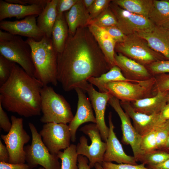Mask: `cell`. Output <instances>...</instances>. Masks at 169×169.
Listing matches in <instances>:
<instances>
[{
    "instance_id": "15",
    "label": "cell",
    "mask_w": 169,
    "mask_h": 169,
    "mask_svg": "<svg viewBox=\"0 0 169 169\" xmlns=\"http://www.w3.org/2000/svg\"><path fill=\"white\" fill-rule=\"evenodd\" d=\"M85 91L88 93L95 111L96 125L100 132L102 140L105 142L109 136V128L105 123V112L110 94L108 92L102 93L97 91L90 83L89 84Z\"/></svg>"
},
{
    "instance_id": "48",
    "label": "cell",
    "mask_w": 169,
    "mask_h": 169,
    "mask_svg": "<svg viewBox=\"0 0 169 169\" xmlns=\"http://www.w3.org/2000/svg\"><path fill=\"white\" fill-rule=\"evenodd\" d=\"M159 114L161 119L163 121L169 120V103H167Z\"/></svg>"
},
{
    "instance_id": "19",
    "label": "cell",
    "mask_w": 169,
    "mask_h": 169,
    "mask_svg": "<svg viewBox=\"0 0 169 169\" xmlns=\"http://www.w3.org/2000/svg\"><path fill=\"white\" fill-rule=\"evenodd\" d=\"M115 58L116 65L120 68L124 76L128 79L144 81L154 77L145 66L120 53H115Z\"/></svg>"
},
{
    "instance_id": "2",
    "label": "cell",
    "mask_w": 169,
    "mask_h": 169,
    "mask_svg": "<svg viewBox=\"0 0 169 169\" xmlns=\"http://www.w3.org/2000/svg\"><path fill=\"white\" fill-rule=\"evenodd\" d=\"M43 86L16 63L9 79L0 86V103L7 111L26 118L39 115Z\"/></svg>"
},
{
    "instance_id": "37",
    "label": "cell",
    "mask_w": 169,
    "mask_h": 169,
    "mask_svg": "<svg viewBox=\"0 0 169 169\" xmlns=\"http://www.w3.org/2000/svg\"><path fill=\"white\" fill-rule=\"evenodd\" d=\"M111 0H95L90 8L88 10L90 20L97 17L109 6Z\"/></svg>"
},
{
    "instance_id": "23",
    "label": "cell",
    "mask_w": 169,
    "mask_h": 169,
    "mask_svg": "<svg viewBox=\"0 0 169 169\" xmlns=\"http://www.w3.org/2000/svg\"><path fill=\"white\" fill-rule=\"evenodd\" d=\"M69 34H74L79 28L88 26L90 19L89 13L82 0H78L68 11L64 13Z\"/></svg>"
},
{
    "instance_id": "31",
    "label": "cell",
    "mask_w": 169,
    "mask_h": 169,
    "mask_svg": "<svg viewBox=\"0 0 169 169\" xmlns=\"http://www.w3.org/2000/svg\"><path fill=\"white\" fill-rule=\"evenodd\" d=\"M169 158V151L156 150L144 154L140 161L148 166L161 163Z\"/></svg>"
},
{
    "instance_id": "34",
    "label": "cell",
    "mask_w": 169,
    "mask_h": 169,
    "mask_svg": "<svg viewBox=\"0 0 169 169\" xmlns=\"http://www.w3.org/2000/svg\"><path fill=\"white\" fill-rule=\"evenodd\" d=\"M15 64L0 55V86L9 79Z\"/></svg>"
},
{
    "instance_id": "22",
    "label": "cell",
    "mask_w": 169,
    "mask_h": 169,
    "mask_svg": "<svg viewBox=\"0 0 169 169\" xmlns=\"http://www.w3.org/2000/svg\"><path fill=\"white\" fill-rule=\"evenodd\" d=\"M169 91H158L154 95L130 102L136 111L151 115L159 114L167 103Z\"/></svg>"
},
{
    "instance_id": "3",
    "label": "cell",
    "mask_w": 169,
    "mask_h": 169,
    "mask_svg": "<svg viewBox=\"0 0 169 169\" xmlns=\"http://www.w3.org/2000/svg\"><path fill=\"white\" fill-rule=\"evenodd\" d=\"M26 41L31 48L35 68L34 77L44 86L51 84L57 86L58 53L51 38L44 35L39 41L30 38H28Z\"/></svg>"
},
{
    "instance_id": "35",
    "label": "cell",
    "mask_w": 169,
    "mask_h": 169,
    "mask_svg": "<svg viewBox=\"0 0 169 169\" xmlns=\"http://www.w3.org/2000/svg\"><path fill=\"white\" fill-rule=\"evenodd\" d=\"M169 136V120L156 127V150L162 149Z\"/></svg>"
},
{
    "instance_id": "54",
    "label": "cell",
    "mask_w": 169,
    "mask_h": 169,
    "mask_svg": "<svg viewBox=\"0 0 169 169\" xmlns=\"http://www.w3.org/2000/svg\"><path fill=\"white\" fill-rule=\"evenodd\" d=\"M38 169H45L43 167H40Z\"/></svg>"
},
{
    "instance_id": "13",
    "label": "cell",
    "mask_w": 169,
    "mask_h": 169,
    "mask_svg": "<svg viewBox=\"0 0 169 169\" xmlns=\"http://www.w3.org/2000/svg\"><path fill=\"white\" fill-rule=\"evenodd\" d=\"M43 142L49 152L57 154L70 146V132L68 125L64 123L44 124L39 132Z\"/></svg>"
},
{
    "instance_id": "38",
    "label": "cell",
    "mask_w": 169,
    "mask_h": 169,
    "mask_svg": "<svg viewBox=\"0 0 169 169\" xmlns=\"http://www.w3.org/2000/svg\"><path fill=\"white\" fill-rule=\"evenodd\" d=\"M154 77L155 81L153 94H156L158 91H169V74H161Z\"/></svg>"
},
{
    "instance_id": "47",
    "label": "cell",
    "mask_w": 169,
    "mask_h": 169,
    "mask_svg": "<svg viewBox=\"0 0 169 169\" xmlns=\"http://www.w3.org/2000/svg\"><path fill=\"white\" fill-rule=\"evenodd\" d=\"M14 36L15 35L9 32L0 30V42L10 41L13 39Z\"/></svg>"
},
{
    "instance_id": "10",
    "label": "cell",
    "mask_w": 169,
    "mask_h": 169,
    "mask_svg": "<svg viewBox=\"0 0 169 169\" xmlns=\"http://www.w3.org/2000/svg\"><path fill=\"white\" fill-rule=\"evenodd\" d=\"M0 55L20 66L28 75L34 77L35 68L29 44L21 36L15 35L11 40L0 42Z\"/></svg>"
},
{
    "instance_id": "14",
    "label": "cell",
    "mask_w": 169,
    "mask_h": 169,
    "mask_svg": "<svg viewBox=\"0 0 169 169\" xmlns=\"http://www.w3.org/2000/svg\"><path fill=\"white\" fill-rule=\"evenodd\" d=\"M38 16H27L20 20H2L0 22L1 29L15 35H18L40 40L44 34L38 27L36 17Z\"/></svg>"
},
{
    "instance_id": "55",
    "label": "cell",
    "mask_w": 169,
    "mask_h": 169,
    "mask_svg": "<svg viewBox=\"0 0 169 169\" xmlns=\"http://www.w3.org/2000/svg\"><path fill=\"white\" fill-rule=\"evenodd\" d=\"M168 29V31H169V29Z\"/></svg>"
},
{
    "instance_id": "33",
    "label": "cell",
    "mask_w": 169,
    "mask_h": 169,
    "mask_svg": "<svg viewBox=\"0 0 169 169\" xmlns=\"http://www.w3.org/2000/svg\"><path fill=\"white\" fill-rule=\"evenodd\" d=\"M157 126L142 136L141 149L144 154L156 150Z\"/></svg>"
},
{
    "instance_id": "7",
    "label": "cell",
    "mask_w": 169,
    "mask_h": 169,
    "mask_svg": "<svg viewBox=\"0 0 169 169\" xmlns=\"http://www.w3.org/2000/svg\"><path fill=\"white\" fill-rule=\"evenodd\" d=\"M79 131L89 136L91 143L89 145L88 139L85 136H81L76 145L77 154L88 158L89 165L91 168L94 167L96 163L101 164L103 162L106 143L102 141L100 132L96 124L86 125L82 127Z\"/></svg>"
},
{
    "instance_id": "26",
    "label": "cell",
    "mask_w": 169,
    "mask_h": 169,
    "mask_svg": "<svg viewBox=\"0 0 169 169\" xmlns=\"http://www.w3.org/2000/svg\"><path fill=\"white\" fill-rule=\"evenodd\" d=\"M148 18L154 26L169 29V0H153Z\"/></svg>"
},
{
    "instance_id": "52",
    "label": "cell",
    "mask_w": 169,
    "mask_h": 169,
    "mask_svg": "<svg viewBox=\"0 0 169 169\" xmlns=\"http://www.w3.org/2000/svg\"><path fill=\"white\" fill-rule=\"evenodd\" d=\"M94 167L95 169H104L101 166V164L99 163H96Z\"/></svg>"
},
{
    "instance_id": "43",
    "label": "cell",
    "mask_w": 169,
    "mask_h": 169,
    "mask_svg": "<svg viewBox=\"0 0 169 169\" xmlns=\"http://www.w3.org/2000/svg\"><path fill=\"white\" fill-rule=\"evenodd\" d=\"M8 3L25 5H41L45 7L49 0H5Z\"/></svg>"
},
{
    "instance_id": "49",
    "label": "cell",
    "mask_w": 169,
    "mask_h": 169,
    "mask_svg": "<svg viewBox=\"0 0 169 169\" xmlns=\"http://www.w3.org/2000/svg\"><path fill=\"white\" fill-rule=\"evenodd\" d=\"M148 167L151 169H169V158L161 163Z\"/></svg>"
},
{
    "instance_id": "5",
    "label": "cell",
    "mask_w": 169,
    "mask_h": 169,
    "mask_svg": "<svg viewBox=\"0 0 169 169\" xmlns=\"http://www.w3.org/2000/svg\"><path fill=\"white\" fill-rule=\"evenodd\" d=\"M28 126L32 135V142L30 145L24 146V150L25 161L30 169L39 165L45 169H61L57 155L49 152L34 125L29 122Z\"/></svg>"
},
{
    "instance_id": "30",
    "label": "cell",
    "mask_w": 169,
    "mask_h": 169,
    "mask_svg": "<svg viewBox=\"0 0 169 169\" xmlns=\"http://www.w3.org/2000/svg\"><path fill=\"white\" fill-rule=\"evenodd\" d=\"M76 145L72 144L57 154L61 161V169H78Z\"/></svg>"
},
{
    "instance_id": "45",
    "label": "cell",
    "mask_w": 169,
    "mask_h": 169,
    "mask_svg": "<svg viewBox=\"0 0 169 169\" xmlns=\"http://www.w3.org/2000/svg\"><path fill=\"white\" fill-rule=\"evenodd\" d=\"M9 156L6 146L0 140V162L9 163Z\"/></svg>"
},
{
    "instance_id": "11",
    "label": "cell",
    "mask_w": 169,
    "mask_h": 169,
    "mask_svg": "<svg viewBox=\"0 0 169 169\" xmlns=\"http://www.w3.org/2000/svg\"><path fill=\"white\" fill-rule=\"evenodd\" d=\"M108 103L119 116L121 121L122 142L130 145L136 161H140L144 153L141 149V136L131 123L130 118L124 111L119 99L110 94Z\"/></svg>"
},
{
    "instance_id": "1",
    "label": "cell",
    "mask_w": 169,
    "mask_h": 169,
    "mask_svg": "<svg viewBox=\"0 0 169 169\" xmlns=\"http://www.w3.org/2000/svg\"><path fill=\"white\" fill-rule=\"evenodd\" d=\"M57 63V80L66 92L76 88L85 91L89 78L111 68L88 26L79 28L73 35L69 34Z\"/></svg>"
},
{
    "instance_id": "27",
    "label": "cell",
    "mask_w": 169,
    "mask_h": 169,
    "mask_svg": "<svg viewBox=\"0 0 169 169\" xmlns=\"http://www.w3.org/2000/svg\"><path fill=\"white\" fill-rule=\"evenodd\" d=\"M69 34L68 27L64 13L57 15L52 28L51 38L54 48L58 53L63 50Z\"/></svg>"
},
{
    "instance_id": "24",
    "label": "cell",
    "mask_w": 169,
    "mask_h": 169,
    "mask_svg": "<svg viewBox=\"0 0 169 169\" xmlns=\"http://www.w3.org/2000/svg\"><path fill=\"white\" fill-rule=\"evenodd\" d=\"M111 68L116 65L115 58L116 43L105 29L93 24L88 26Z\"/></svg>"
},
{
    "instance_id": "40",
    "label": "cell",
    "mask_w": 169,
    "mask_h": 169,
    "mask_svg": "<svg viewBox=\"0 0 169 169\" xmlns=\"http://www.w3.org/2000/svg\"><path fill=\"white\" fill-rule=\"evenodd\" d=\"M103 28L108 33L116 43L123 42L126 38L127 35L124 34L116 26H112Z\"/></svg>"
},
{
    "instance_id": "8",
    "label": "cell",
    "mask_w": 169,
    "mask_h": 169,
    "mask_svg": "<svg viewBox=\"0 0 169 169\" xmlns=\"http://www.w3.org/2000/svg\"><path fill=\"white\" fill-rule=\"evenodd\" d=\"M155 81L154 76L139 83L111 81L106 84L105 87L107 92L120 101L131 102L151 97Z\"/></svg>"
},
{
    "instance_id": "16",
    "label": "cell",
    "mask_w": 169,
    "mask_h": 169,
    "mask_svg": "<svg viewBox=\"0 0 169 169\" xmlns=\"http://www.w3.org/2000/svg\"><path fill=\"white\" fill-rule=\"evenodd\" d=\"M109 132L105 142L106 148L103 157V161H115L118 164L127 163L137 164L134 157L128 155L124 151L122 145L114 132L115 126L112 120L111 112L108 116Z\"/></svg>"
},
{
    "instance_id": "39",
    "label": "cell",
    "mask_w": 169,
    "mask_h": 169,
    "mask_svg": "<svg viewBox=\"0 0 169 169\" xmlns=\"http://www.w3.org/2000/svg\"><path fill=\"white\" fill-rule=\"evenodd\" d=\"M101 165L104 169H151L145 166V164L133 165L130 164H116L112 162H103Z\"/></svg>"
},
{
    "instance_id": "12",
    "label": "cell",
    "mask_w": 169,
    "mask_h": 169,
    "mask_svg": "<svg viewBox=\"0 0 169 169\" xmlns=\"http://www.w3.org/2000/svg\"><path fill=\"white\" fill-rule=\"evenodd\" d=\"M109 7L115 16L116 27L126 35L151 31L155 26L147 18L129 12L112 2Z\"/></svg>"
},
{
    "instance_id": "20",
    "label": "cell",
    "mask_w": 169,
    "mask_h": 169,
    "mask_svg": "<svg viewBox=\"0 0 169 169\" xmlns=\"http://www.w3.org/2000/svg\"><path fill=\"white\" fill-rule=\"evenodd\" d=\"M136 33L145 40L153 50L169 59V31L168 29L155 26L150 32Z\"/></svg>"
},
{
    "instance_id": "46",
    "label": "cell",
    "mask_w": 169,
    "mask_h": 169,
    "mask_svg": "<svg viewBox=\"0 0 169 169\" xmlns=\"http://www.w3.org/2000/svg\"><path fill=\"white\" fill-rule=\"evenodd\" d=\"M78 169H91L89 165L88 159L83 155L78 156Z\"/></svg>"
},
{
    "instance_id": "44",
    "label": "cell",
    "mask_w": 169,
    "mask_h": 169,
    "mask_svg": "<svg viewBox=\"0 0 169 169\" xmlns=\"http://www.w3.org/2000/svg\"><path fill=\"white\" fill-rule=\"evenodd\" d=\"M0 169H30L27 164H12L0 162Z\"/></svg>"
},
{
    "instance_id": "21",
    "label": "cell",
    "mask_w": 169,
    "mask_h": 169,
    "mask_svg": "<svg viewBox=\"0 0 169 169\" xmlns=\"http://www.w3.org/2000/svg\"><path fill=\"white\" fill-rule=\"evenodd\" d=\"M45 7L38 5H25L0 0V21L7 18L22 19L31 15L38 16Z\"/></svg>"
},
{
    "instance_id": "36",
    "label": "cell",
    "mask_w": 169,
    "mask_h": 169,
    "mask_svg": "<svg viewBox=\"0 0 169 169\" xmlns=\"http://www.w3.org/2000/svg\"><path fill=\"white\" fill-rule=\"evenodd\" d=\"M146 67L153 76L158 74L169 73V59L157 61Z\"/></svg>"
},
{
    "instance_id": "28",
    "label": "cell",
    "mask_w": 169,
    "mask_h": 169,
    "mask_svg": "<svg viewBox=\"0 0 169 169\" xmlns=\"http://www.w3.org/2000/svg\"><path fill=\"white\" fill-rule=\"evenodd\" d=\"M127 81L134 83H139L142 81H134L126 78L123 74L121 69L116 65L112 67L107 72L99 77H91L88 82L96 86L100 92H107L105 87L107 83L111 81Z\"/></svg>"
},
{
    "instance_id": "53",
    "label": "cell",
    "mask_w": 169,
    "mask_h": 169,
    "mask_svg": "<svg viewBox=\"0 0 169 169\" xmlns=\"http://www.w3.org/2000/svg\"><path fill=\"white\" fill-rule=\"evenodd\" d=\"M167 103H169V91L168 92V94L167 97Z\"/></svg>"
},
{
    "instance_id": "6",
    "label": "cell",
    "mask_w": 169,
    "mask_h": 169,
    "mask_svg": "<svg viewBox=\"0 0 169 169\" xmlns=\"http://www.w3.org/2000/svg\"><path fill=\"white\" fill-rule=\"evenodd\" d=\"M115 50L146 67L154 62L167 59L153 50L136 33L127 35L124 42L116 43Z\"/></svg>"
},
{
    "instance_id": "51",
    "label": "cell",
    "mask_w": 169,
    "mask_h": 169,
    "mask_svg": "<svg viewBox=\"0 0 169 169\" xmlns=\"http://www.w3.org/2000/svg\"><path fill=\"white\" fill-rule=\"evenodd\" d=\"M162 149L169 151V136L167 140L164 147Z\"/></svg>"
},
{
    "instance_id": "29",
    "label": "cell",
    "mask_w": 169,
    "mask_h": 169,
    "mask_svg": "<svg viewBox=\"0 0 169 169\" xmlns=\"http://www.w3.org/2000/svg\"><path fill=\"white\" fill-rule=\"evenodd\" d=\"M153 0H114L112 2L134 13L148 18Z\"/></svg>"
},
{
    "instance_id": "17",
    "label": "cell",
    "mask_w": 169,
    "mask_h": 169,
    "mask_svg": "<svg viewBox=\"0 0 169 169\" xmlns=\"http://www.w3.org/2000/svg\"><path fill=\"white\" fill-rule=\"evenodd\" d=\"M78 97L77 110L73 118L68 125L71 136V141L74 142L76 140V133L78 129L82 124L91 122L96 123L92 107L90 100L84 91L81 89L75 90Z\"/></svg>"
},
{
    "instance_id": "32",
    "label": "cell",
    "mask_w": 169,
    "mask_h": 169,
    "mask_svg": "<svg viewBox=\"0 0 169 169\" xmlns=\"http://www.w3.org/2000/svg\"><path fill=\"white\" fill-rule=\"evenodd\" d=\"M90 24H94L99 27L104 28L116 26L117 21L115 16L109 6L97 17L91 20Z\"/></svg>"
},
{
    "instance_id": "4",
    "label": "cell",
    "mask_w": 169,
    "mask_h": 169,
    "mask_svg": "<svg viewBox=\"0 0 169 169\" xmlns=\"http://www.w3.org/2000/svg\"><path fill=\"white\" fill-rule=\"evenodd\" d=\"M41 122L69 123L74 118L69 104L62 95L48 85L41 91Z\"/></svg>"
},
{
    "instance_id": "50",
    "label": "cell",
    "mask_w": 169,
    "mask_h": 169,
    "mask_svg": "<svg viewBox=\"0 0 169 169\" xmlns=\"http://www.w3.org/2000/svg\"><path fill=\"white\" fill-rule=\"evenodd\" d=\"M82 1L85 7L88 10L93 4L95 0H82Z\"/></svg>"
},
{
    "instance_id": "41",
    "label": "cell",
    "mask_w": 169,
    "mask_h": 169,
    "mask_svg": "<svg viewBox=\"0 0 169 169\" xmlns=\"http://www.w3.org/2000/svg\"><path fill=\"white\" fill-rule=\"evenodd\" d=\"M78 0H57L56 5L57 16L69 11Z\"/></svg>"
},
{
    "instance_id": "42",
    "label": "cell",
    "mask_w": 169,
    "mask_h": 169,
    "mask_svg": "<svg viewBox=\"0 0 169 169\" xmlns=\"http://www.w3.org/2000/svg\"><path fill=\"white\" fill-rule=\"evenodd\" d=\"M12 126L7 113L0 103V127L5 132L8 133Z\"/></svg>"
},
{
    "instance_id": "9",
    "label": "cell",
    "mask_w": 169,
    "mask_h": 169,
    "mask_svg": "<svg viewBox=\"0 0 169 169\" xmlns=\"http://www.w3.org/2000/svg\"><path fill=\"white\" fill-rule=\"evenodd\" d=\"M11 128L6 135H1L8 151L9 163L12 164L25 163L24 145L30 141V137L23 128L22 118L14 115L11 116Z\"/></svg>"
},
{
    "instance_id": "25",
    "label": "cell",
    "mask_w": 169,
    "mask_h": 169,
    "mask_svg": "<svg viewBox=\"0 0 169 169\" xmlns=\"http://www.w3.org/2000/svg\"><path fill=\"white\" fill-rule=\"evenodd\" d=\"M57 0H49L41 13L38 16L37 25L47 37L51 38L53 26L57 17Z\"/></svg>"
},
{
    "instance_id": "18",
    "label": "cell",
    "mask_w": 169,
    "mask_h": 169,
    "mask_svg": "<svg viewBox=\"0 0 169 169\" xmlns=\"http://www.w3.org/2000/svg\"><path fill=\"white\" fill-rule=\"evenodd\" d=\"M120 104L124 111L132 120L134 128L142 136L156 126L165 122L161 119L159 113L147 115L136 111L130 102L120 101Z\"/></svg>"
}]
</instances>
